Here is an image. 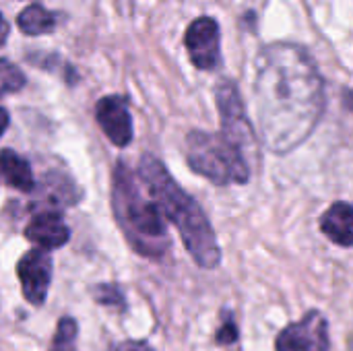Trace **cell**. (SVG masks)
<instances>
[{
  "mask_svg": "<svg viewBox=\"0 0 353 351\" xmlns=\"http://www.w3.org/2000/svg\"><path fill=\"white\" fill-rule=\"evenodd\" d=\"M321 230L333 244L343 248L353 246V205L333 203L321 217Z\"/></svg>",
  "mask_w": 353,
  "mask_h": 351,
  "instance_id": "obj_12",
  "label": "cell"
},
{
  "mask_svg": "<svg viewBox=\"0 0 353 351\" xmlns=\"http://www.w3.org/2000/svg\"><path fill=\"white\" fill-rule=\"evenodd\" d=\"M215 99L221 116V132L232 143H236L246 153V157H256V137L246 118L244 103L236 83L221 81L215 89Z\"/></svg>",
  "mask_w": 353,
  "mask_h": 351,
  "instance_id": "obj_5",
  "label": "cell"
},
{
  "mask_svg": "<svg viewBox=\"0 0 353 351\" xmlns=\"http://www.w3.org/2000/svg\"><path fill=\"white\" fill-rule=\"evenodd\" d=\"M17 275H19L25 300L33 306H41L48 296L50 281H52L50 252L41 248H33L27 254H23L17 265Z\"/></svg>",
  "mask_w": 353,
  "mask_h": 351,
  "instance_id": "obj_8",
  "label": "cell"
},
{
  "mask_svg": "<svg viewBox=\"0 0 353 351\" xmlns=\"http://www.w3.org/2000/svg\"><path fill=\"white\" fill-rule=\"evenodd\" d=\"M0 166H2L4 184H8L10 188H17L21 192H31L35 188V180H33L29 161L23 159L21 155H17L12 149H2Z\"/></svg>",
  "mask_w": 353,
  "mask_h": 351,
  "instance_id": "obj_13",
  "label": "cell"
},
{
  "mask_svg": "<svg viewBox=\"0 0 353 351\" xmlns=\"http://www.w3.org/2000/svg\"><path fill=\"white\" fill-rule=\"evenodd\" d=\"M184 46L190 62L201 70H213L221 62V31L211 17H199L190 23L184 35Z\"/></svg>",
  "mask_w": 353,
  "mask_h": 351,
  "instance_id": "obj_6",
  "label": "cell"
},
{
  "mask_svg": "<svg viewBox=\"0 0 353 351\" xmlns=\"http://www.w3.org/2000/svg\"><path fill=\"white\" fill-rule=\"evenodd\" d=\"M95 120L103 134L116 147H126L132 141V118L128 103L120 95H105L95 103Z\"/></svg>",
  "mask_w": 353,
  "mask_h": 351,
  "instance_id": "obj_9",
  "label": "cell"
},
{
  "mask_svg": "<svg viewBox=\"0 0 353 351\" xmlns=\"http://www.w3.org/2000/svg\"><path fill=\"white\" fill-rule=\"evenodd\" d=\"M95 300L99 304H108V306H124V296L120 294V290L112 283H101L93 290Z\"/></svg>",
  "mask_w": 353,
  "mask_h": 351,
  "instance_id": "obj_18",
  "label": "cell"
},
{
  "mask_svg": "<svg viewBox=\"0 0 353 351\" xmlns=\"http://www.w3.org/2000/svg\"><path fill=\"white\" fill-rule=\"evenodd\" d=\"M0 83H2V93L8 95V93H14V91H21L25 87V74L6 58L0 60Z\"/></svg>",
  "mask_w": 353,
  "mask_h": 351,
  "instance_id": "obj_16",
  "label": "cell"
},
{
  "mask_svg": "<svg viewBox=\"0 0 353 351\" xmlns=\"http://www.w3.org/2000/svg\"><path fill=\"white\" fill-rule=\"evenodd\" d=\"M110 351H155L151 345H147L145 341H124L118 343L116 348H112Z\"/></svg>",
  "mask_w": 353,
  "mask_h": 351,
  "instance_id": "obj_19",
  "label": "cell"
},
{
  "mask_svg": "<svg viewBox=\"0 0 353 351\" xmlns=\"http://www.w3.org/2000/svg\"><path fill=\"white\" fill-rule=\"evenodd\" d=\"M254 99L265 147L285 155L300 147L325 112V81L306 48L275 41L254 62Z\"/></svg>",
  "mask_w": 353,
  "mask_h": 351,
  "instance_id": "obj_1",
  "label": "cell"
},
{
  "mask_svg": "<svg viewBox=\"0 0 353 351\" xmlns=\"http://www.w3.org/2000/svg\"><path fill=\"white\" fill-rule=\"evenodd\" d=\"M139 176L163 217L170 219L182 234L184 246L192 261L203 269L219 267L221 250L207 215L196 201L178 186L165 166L157 157L145 155L139 163Z\"/></svg>",
  "mask_w": 353,
  "mask_h": 351,
  "instance_id": "obj_2",
  "label": "cell"
},
{
  "mask_svg": "<svg viewBox=\"0 0 353 351\" xmlns=\"http://www.w3.org/2000/svg\"><path fill=\"white\" fill-rule=\"evenodd\" d=\"M186 161L192 168V172L219 186L246 184L252 176V166L246 153L236 143H232L223 132H188Z\"/></svg>",
  "mask_w": 353,
  "mask_h": 351,
  "instance_id": "obj_4",
  "label": "cell"
},
{
  "mask_svg": "<svg viewBox=\"0 0 353 351\" xmlns=\"http://www.w3.org/2000/svg\"><path fill=\"white\" fill-rule=\"evenodd\" d=\"M112 207L124 238L139 254L159 259L168 252L170 234L163 221V213L155 201L145 199L124 161L114 168Z\"/></svg>",
  "mask_w": 353,
  "mask_h": 351,
  "instance_id": "obj_3",
  "label": "cell"
},
{
  "mask_svg": "<svg viewBox=\"0 0 353 351\" xmlns=\"http://www.w3.org/2000/svg\"><path fill=\"white\" fill-rule=\"evenodd\" d=\"M215 341H217V345H232L238 341V325H236L234 314H230V312L223 314V323L215 333Z\"/></svg>",
  "mask_w": 353,
  "mask_h": 351,
  "instance_id": "obj_17",
  "label": "cell"
},
{
  "mask_svg": "<svg viewBox=\"0 0 353 351\" xmlns=\"http://www.w3.org/2000/svg\"><path fill=\"white\" fill-rule=\"evenodd\" d=\"M77 331H79V327H77L74 319H70V317L60 319L56 335H54V343H52V350L50 351H77L74 350Z\"/></svg>",
  "mask_w": 353,
  "mask_h": 351,
  "instance_id": "obj_15",
  "label": "cell"
},
{
  "mask_svg": "<svg viewBox=\"0 0 353 351\" xmlns=\"http://www.w3.org/2000/svg\"><path fill=\"white\" fill-rule=\"evenodd\" d=\"M25 238L35 244V248L52 250L60 248L70 240V230L62 221L60 213L54 211H41L31 217V221L25 228Z\"/></svg>",
  "mask_w": 353,
  "mask_h": 351,
  "instance_id": "obj_10",
  "label": "cell"
},
{
  "mask_svg": "<svg viewBox=\"0 0 353 351\" xmlns=\"http://www.w3.org/2000/svg\"><path fill=\"white\" fill-rule=\"evenodd\" d=\"M62 19H64V14L46 10L41 4H29L17 17V25L25 35H43V33L56 31V27Z\"/></svg>",
  "mask_w": 353,
  "mask_h": 351,
  "instance_id": "obj_14",
  "label": "cell"
},
{
  "mask_svg": "<svg viewBox=\"0 0 353 351\" xmlns=\"http://www.w3.org/2000/svg\"><path fill=\"white\" fill-rule=\"evenodd\" d=\"M329 323L319 310H310L300 323L285 327L275 341L277 351H329Z\"/></svg>",
  "mask_w": 353,
  "mask_h": 351,
  "instance_id": "obj_7",
  "label": "cell"
},
{
  "mask_svg": "<svg viewBox=\"0 0 353 351\" xmlns=\"http://www.w3.org/2000/svg\"><path fill=\"white\" fill-rule=\"evenodd\" d=\"M39 201L35 203V209H43V211H54L58 213V209L74 205L81 199V190L74 186V182L64 176V174H46L41 184H39Z\"/></svg>",
  "mask_w": 353,
  "mask_h": 351,
  "instance_id": "obj_11",
  "label": "cell"
},
{
  "mask_svg": "<svg viewBox=\"0 0 353 351\" xmlns=\"http://www.w3.org/2000/svg\"><path fill=\"white\" fill-rule=\"evenodd\" d=\"M343 106L353 112V89H350V91H345V93H343Z\"/></svg>",
  "mask_w": 353,
  "mask_h": 351,
  "instance_id": "obj_20",
  "label": "cell"
}]
</instances>
